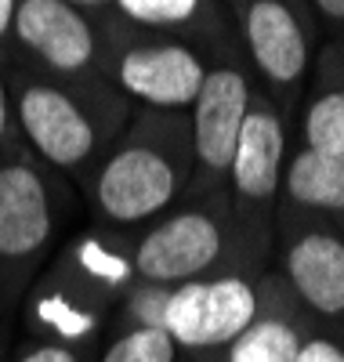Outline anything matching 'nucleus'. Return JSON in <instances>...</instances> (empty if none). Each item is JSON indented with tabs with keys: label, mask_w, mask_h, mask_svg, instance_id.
Returning <instances> with one entry per match:
<instances>
[{
	"label": "nucleus",
	"mask_w": 344,
	"mask_h": 362,
	"mask_svg": "<svg viewBox=\"0 0 344 362\" xmlns=\"http://www.w3.org/2000/svg\"><path fill=\"white\" fill-rule=\"evenodd\" d=\"M301 348L297 329L283 319H254L232 341L229 362H294Z\"/></svg>",
	"instance_id": "ddd939ff"
},
{
	"label": "nucleus",
	"mask_w": 344,
	"mask_h": 362,
	"mask_svg": "<svg viewBox=\"0 0 344 362\" xmlns=\"http://www.w3.org/2000/svg\"><path fill=\"white\" fill-rule=\"evenodd\" d=\"M66 4H102V0H66Z\"/></svg>",
	"instance_id": "5701e85b"
},
{
	"label": "nucleus",
	"mask_w": 344,
	"mask_h": 362,
	"mask_svg": "<svg viewBox=\"0 0 344 362\" xmlns=\"http://www.w3.org/2000/svg\"><path fill=\"white\" fill-rule=\"evenodd\" d=\"M11 29L29 51H37L47 66L62 73H76L95 58L91 25L66 0H18Z\"/></svg>",
	"instance_id": "423d86ee"
},
{
	"label": "nucleus",
	"mask_w": 344,
	"mask_h": 362,
	"mask_svg": "<svg viewBox=\"0 0 344 362\" xmlns=\"http://www.w3.org/2000/svg\"><path fill=\"white\" fill-rule=\"evenodd\" d=\"M330 18H344V0H316Z\"/></svg>",
	"instance_id": "4be33fe9"
},
{
	"label": "nucleus",
	"mask_w": 344,
	"mask_h": 362,
	"mask_svg": "<svg viewBox=\"0 0 344 362\" xmlns=\"http://www.w3.org/2000/svg\"><path fill=\"white\" fill-rule=\"evenodd\" d=\"M222 254V228L200 210H185L142 235L134 247V272L156 286H181L200 279Z\"/></svg>",
	"instance_id": "7ed1b4c3"
},
{
	"label": "nucleus",
	"mask_w": 344,
	"mask_h": 362,
	"mask_svg": "<svg viewBox=\"0 0 344 362\" xmlns=\"http://www.w3.org/2000/svg\"><path fill=\"white\" fill-rule=\"evenodd\" d=\"M246 44L261 73L275 83H294L304 73L308 44L297 18L279 0H254L246 8Z\"/></svg>",
	"instance_id": "1a4fd4ad"
},
{
	"label": "nucleus",
	"mask_w": 344,
	"mask_h": 362,
	"mask_svg": "<svg viewBox=\"0 0 344 362\" xmlns=\"http://www.w3.org/2000/svg\"><path fill=\"white\" fill-rule=\"evenodd\" d=\"M18 119L33 148L55 167H76L95 148V127L87 112L58 87H25L18 95Z\"/></svg>",
	"instance_id": "20e7f679"
},
{
	"label": "nucleus",
	"mask_w": 344,
	"mask_h": 362,
	"mask_svg": "<svg viewBox=\"0 0 344 362\" xmlns=\"http://www.w3.org/2000/svg\"><path fill=\"white\" fill-rule=\"evenodd\" d=\"M8 131V90H4V76H0V138Z\"/></svg>",
	"instance_id": "412c9836"
},
{
	"label": "nucleus",
	"mask_w": 344,
	"mask_h": 362,
	"mask_svg": "<svg viewBox=\"0 0 344 362\" xmlns=\"http://www.w3.org/2000/svg\"><path fill=\"white\" fill-rule=\"evenodd\" d=\"M304 138L308 148H316V153L344 156V90H333V95L311 102L304 119Z\"/></svg>",
	"instance_id": "4468645a"
},
{
	"label": "nucleus",
	"mask_w": 344,
	"mask_h": 362,
	"mask_svg": "<svg viewBox=\"0 0 344 362\" xmlns=\"http://www.w3.org/2000/svg\"><path fill=\"white\" fill-rule=\"evenodd\" d=\"M171 290H174V286H156V283L138 286V290L131 293V305H127V312H131L134 326H152V329H164V312H167Z\"/></svg>",
	"instance_id": "f3484780"
},
{
	"label": "nucleus",
	"mask_w": 344,
	"mask_h": 362,
	"mask_svg": "<svg viewBox=\"0 0 344 362\" xmlns=\"http://www.w3.org/2000/svg\"><path fill=\"white\" fill-rule=\"evenodd\" d=\"M294 362H344V351H340L333 341L316 337V341H301Z\"/></svg>",
	"instance_id": "a211bd4d"
},
{
	"label": "nucleus",
	"mask_w": 344,
	"mask_h": 362,
	"mask_svg": "<svg viewBox=\"0 0 344 362\" xmlns=\"http://www.w3.org/2000/svg\"><path fill=\"white\" fill-rule=\"evenodd\" d=\"M203 76L207 73L200 66V58L189 47H178V44L134 47L120 62L123 90H131L134 98L160 105V109L193 105L203 87Z\"/></svg>",
	"instance_id": "0eeeda50"
},
{
	"label": "nucleus",
	"mask_w": 344,
	"mask_h": 362,
	"mask_svg": "<svg viewBox=\"0 0 344 362\" xmlns=\"http://www.w3.org/2000/svg\"><path fill=\"white\" fill-rule=\"evenodd\" d=\"M178 344L167 329H152V326H131L123 337L109 344L102 362H174Z\"/></svg>",
	"instance_id": "2eb2a0df"
},
{
	"label": "nucleus",
	"mask_w": 344,
	"mask_h": 362,
	"mask_svg": "<svg viewBox=\"0 0 344 362\" xmlns=\"http://www.w3.org/2000/svg\"><path fill=\"white\" fill-rule=\"evenodd\" d=\"M258 319V293L250 283L225 279H189L171 290L164 329L178 348H217L232 344Z\"/></svg>",
	"instance_id": "f257e3e1"
},
{
	"label": "nucleus",
	"mask_w": 344,
	"mask_h": 362,
	"mask_svg": "<svg viewBox=\"0 0 344 362\" xmlns=\"http://www.w3.org/2000/svg\"><path fill=\"white\" fill-rule=\"evenodd\" d=\"M290 283L323 315L344 312V243L333 235H304L287 257Z\"/></svg>",
	"instance_id": "9b49d317"
},
{
	"label": "nucleus",
	"mask_w": 344,
	"mask_h": 362,
	"mask_svg": "<svg viewBox=\"0 0 344 362\" xmlns=\"http://www.w3.org/2000/svg\"><path fill=\"white\" fill-rule=\"evenodd\" d=\"M246 109H250V95L236 69H214L203 76V87L193 102V141L203 167L210 170L232 167Z\"/></svg>",
	"instance_id": "39448f33"
},
{
	"label": "nucleus",
	"mask_w": 344,
	"mask_h": 362,
	"mask_svg": "<svg viewBox=\"0 0 344 362\" xmlns=\"http://www.w3.org/2000/svg\"><path fill=\"white\" fill-rule=\"evenodd\" d=\"M11 22H15V0H0V37L11 29Z\"/></svg>",
	"instance_id": "aec40b11"
},
{
	"label": "nucleus",
	"mask_w": 344,
	"mask_h": 362,
	"mask_svg": "<svg viewBox=\"0 0 344 362\" xmlns=\"http://www.w3.org/2000/svg\"><path fill=\"white\" fill-rule=\"evenodd\" d=\"M174 192H178V170L152 145L120 148L116 156L105 160L95 185L102 214L116 225H134L160 214L174 199Z\"/></svg>",
	"instance_id": "f03ea898"
},
{
	"label": "nucleus",
	"mask_w": 344,
	"mask_h": 362,
	"mask_svg": "<svg viewBox=\"0 0 344 362\" xmlns=\"http://www.w3.org/2000/svg\"><path fill=\"white\" fill-rule=\"evenodd\" d=\"M51 199L33 167H0V257H33L51 239Z\"/></svg>",
	"instance_id": "6e6552de"
},
{
	"label": "nucleus",
	"mask_w": 344,
	"mask_h": 362,
	"mask_svg": "<svg viewBox=\"0 0 344 362\" xmlns=\"http://www.w3.org/2000/svg\"><path fill=\"white\" fill-rule=\"evenodd\" d=\"M116 4L127 11L134 22H145V25H174V22H185L193 18L200 0H116Z\"/></svg>",
	"instance_id": "dca6fc26"
},
{
	"label": "nucleus",
	"mask_w": 344,
	"mask_h": 362,
	"mask_svg": "<svg viewBox=\"0 0 344 362\" xmlns=\"http://www.w3.org/2000/svg\"><path fill=\"white\" fill-rule=\"evenodd\" d=\"M18 362H80L69 348H62V344H40L33 351H25Z\"/></svg>",
	"instance_id": "6ab92c4d"
},
{
	"label": "nucleus",
	"mask_w": 344,
	"mask_h": 362,
	"mask_svg": "<svg viewBox=\"0 0 344 362\" xmlns=\"http://www.w3.org/2000/svg\"><path fill=\"white\" fill-rule=\"evenodd\" d=\"M287 189L304 206L344 210V156L304 148L287 170Z\"/></svg>",
	"instance_id": "f8f14e48"
},
{
	"label": "nucleus",
	"mask_w": 344,
	"mask_h": 362,
	"mask_svg": "<svg viewBox=\"0 0 344 362\" xmlns=\"http://www.w3.org/2000/svg\"><path fill=\"white\" fill-rule=\"evenodd\" d=\"M283 124L268 105H250L232 156V181L246 199H272L283 177Z\"/></svg>",
	"instance_id": "9d476101"
}]
</instances>
